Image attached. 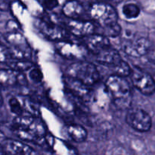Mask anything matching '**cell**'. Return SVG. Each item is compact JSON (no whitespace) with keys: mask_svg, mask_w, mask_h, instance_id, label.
<instances>
[{"mask_svg":"<svg viewBox=\"0 0 155 155\" xmlns=\"http://www.w3.org/2000/svg\"><path fill=\"white\" fill-rule=\"evenodd\" d=\"M12 130L19 139L29 142L39 140L45 133L41 120L31 115L17 117L12 122Z\"/></svg>","mask_w":155,"mask_h":155,"instance_id":"6da1fadb","label":"cell"},{"mask_svg":"<svg viewBox=\"0 0 155 155\" xmlns=\"http://www.w3.org/2000/svg\"><path fill=\"white\" fill-rule=\"evenodd\" d=\"M107 90L115 105L120 109L129 108L131 104V88L129 82L124 77L111 75L105 83Z\"/></svg>","mask_w":155,"mask_h":155,"instance_id":"7a4b0ae2","label":"cell"},{"mask_svg":"<svg viewBox=\"0 0 155 155\" xmlns=\"http://www.w3.org/2000/svg\"><path fill=\"white\" fill-rule=\"evenodd\" d=\"M67 74L71 80L86 86H91L99 81L100 74L94 64L78 61L71 64L67 69Z\"/></svg>","mask_w":155,"mask_h":155,"instance_id":"3957f363","label":"cell"},{"mask_svg":"<svg viewBox=\"0 0 155 155\" xmlns=\"http://www.w3.org/2000/svg\"><path fill=\"white\" fill-rule=\"evenodd\" d=\"M5 39L8 44L10 58L15 60H27L31 55V49L26 38L17 31L6 34Z\"/></svg>","mask_w":155,"mask_h":155,"instance_id":"277c9868","label":"cell"},{"mask_svg":"<svg viewBox=\"0 0 155 155\" xmlns=\"http://www.w3.org/2000/svg\"><path fill=\"white\" fill-rule=\"evenodd\" d=\"M89 15L103 28L117 24V12L113 6L107 3H93L89 8Z\"/></svg>","mask_w":155,"mask_h":155,"instance_id":"5b68a950","label":"cell"},{"mask_svg":"<svg viewBox=\"0 0 155 155\" xmlns=\"http://www.w3.org/2000/svg\"><path fill=\"white\" fill-rule=\"evenodd\" d=\"M126 121L132 128L142 133L149 131L152 125L149 114L141 108L130 109L126 116Z\"/></svg>","mask_w":155,"mask_h":155,"instance_id":"8992f818","label":"cell"},{"mask_svg":"<svg viewBox=\"0 0 155 155\" xmlns=\"http://www.w3.org/2000/svg\"><path fill=\"white\" fill-rule=\"evenodd\" d=\"M133 86L142 94L146 95H152L155 89L154 79L150 74L138 68L132 70L130 74Z\"/></svg>","mask_w":155,"mask_h":155,"instance_id":"52a82bcc","label":"cell"},{"mask_svg":"<svg viewBox=\"0 0 155 155\" xmlns=\"http://www.w3.org/2000/svg\"><path fill=\"white\" fill-rule=\"evenodd\" d=\"M151 48L150 41L144 36L129 39L123 42V49L128 55L142 57L148 54Z\"/></svg>","mask_w":155,"mask_h":155,"instance_id":"ba28073f","label":"cell"},{"mask_svg":"<svg viewBox=\"0 0 155 155\" xmlns=\"http://www.w3.org/2000/svg\"><path fill=\"white\" fill-rule=\"evenodd\" d=\"M57 50L63 57L76 61H83L86 55V48L80 44L71 41H60L57 44Z\"/></svg>","mask_w":155,"mask_h":155,"instance_id":"9c48e42d","label":"cell"},{"mask_svg":"<svg viewBox=\"0 0 155 155\" xmlns=\"http://www.w3.org/2000/svg\"><path fill=\"white\" fill-rule=\"evenodd\" d=\"M38 27L42 33L51 40L63 41L66 37V31L64 29L51 21L41 20L38 23Z\"/></svg>","mask_w":155,"mask_h":155,"instance_id":"30bf717a","label":"cell"},{"mask_svg":"<svg viewBox=\"0 0 155 155\" xmlns=\"http://www.w3.org/2000/svg\"><path fill=\"white\" fill-rule=\"evenodd\" d=\"M1 145L6 155H33V153L30 146L15 139H6Z\"/></svg>","mask_w":155,"mask_h":155,"instance_id":"8fae6325","label":"cell"},{"mask_svg":"<svg viewBox=\"0 0 155 155\" xmlns=\"http://www.w3.org/2000/svg\"><path fill=\"white\" fill-rule=\"evenodd\" d=\"M68 27L69 31L76 36H89L93 34L95 26L93 23L89 21L71 20L68 22Z\"/></svg>","mask_w":155,"mask_h":155,"instance_id":"7c38bea8","label":"cell"},{"mask_svg":"<svg viewBox=\"0 0 155 155\" xmlns=\"http://www.w3.org/2000/svg\"><path fill=\"white\" fill-rule=\"evenodd\" d=\"M86 45L88 49L95 55L111 46L108 38L103 36L102 34H94V33L87 36Z\"/></svg>","mask_w":155,"mask_h":155,"instance_id":"4fadbf2b","label":"cell"},{"mask_svg":"<svg viewBox=\"0 0 155 155\" xmlns=\"http://www.w3.org/2000/svg\"><path fill=\"white\" fill-rule=\"evenodd\" d=\"M95 56L98 62L102 64L111 67H114L122 60L119 52L111 46L98 53Z\"/></svg>","mask_w":155,"mask_h":155,"instance_id":"5bb4252c","label":"cell"},{"mask_svg":"<svg viewBox=\"0 0 155 155\" xmlns=\"http://www.w3.org/2000/svg\"><path fill=\"white\" fill-rule=\"evenodd\" d=\"M83 5L77 1L67 2L63 7V13L65 16L73 20H77L83 14Z\"/></svg>","mask_w":155,"mask_h":155,"instance_id":"9a60e30c","label":"cell"},{"mask_svg":"<svg viewBox=\"0 0 155 155\" xmlns=\"http://www.w3.org/2000/svg\"><path fill=\"white\" fill-rule=\"evenodd\" d=\"M67 134L70 139L77 143L84 142L87 138V131L82 126L78 124H71L67 127Z\"/></svg>","mask_w":155,"mask_h":155,"instance_id":"2e32d148","label":"cell"},{"mask_svg":"<svg viewBox=\"0 0 155 155\" xmlns=\"http://www.w3.org/2000/svg\"><path fill=\"white\" fill-rule=\"evenodd\" d=\"M20 80V73L12 69H0V86L8 87L13 86Z\"/></svg>","mask_w":155,"mask_h":155,"instance_id":"e0dca14e","label":"cell"},{"mask_svg":"<svg viewBox=\"0 0 155 155\" xmlns=\"http://www.w3.org/2000/svg\"><path fill=\"white\" fill-rule=\"evenodd\" d=\"M122 13L127 19H136L140 15V8L133 3H128L123 6Z\"/></svg>","mask_w":155,"mask_h":155,"instance_id":"ac0fdd59","label":"cell"},{"mask_svg":"<svg viewBox=\"0 0 155 155\" xmlns=\"http://www.w3.org/2000/svg\"><path fill=\"white\" fill-rule=\"evenodd\" d=\"M8 65L10 67V69L18 73L31 70L33 68V64L27 60H14L8 62Z\"/></svg>","mask_w":155,"mask_h":155,"instance_id":"d6986e66","label":"cell"},{"mask_svg":"<svg viewBox=\"0 0 155 155\" xmlns=\"http://www.w3.org/2000/svg\"><path fill=\"white\" fill-rule=\"evenodd\" d=\"M114 68V75L118 76V77H124L125 78L126 77H128L130 75L132 72L131 67L129 65V64L127 62H126L125 61L122 60L117 64L115 65L114 67H113Z\"/></svg>","mask_w":155,"mask_h":155,"instance_id":"ffe728a7","label":"cell"},{"mask_svg":"<svg viewBox=\"0 0 155 155\" xmlns=\"http://www.w3.org/2000/svg\"><path fill=\"white\" fill-rule=\"evenodd\" d=\"M8 106L12 113L17 115V117L23 115V110H24L23 106L21 103L18 101V98H14V97L9 98Z\"/></svg>","mask_w":155,"mask_h":155,"instance_id":"44dd1931","label":"cell"},{"mask_svg":"<svg viewBox=\"0 0 155 155\" xmlns=\"http://www.w3.org/2000/svg\"><path fill=\"white\" fill-rule=\"evenodd\" d=\"M121 33V27L120 24H116L112 26L104 27V34L103 36L106 37H117L119 36Z\"/></svg>","mask_w":155,"mask_h":155,"instance_id":"7402d4cb","label":"cell"},{"mask_svg":"<svg viewBox=\"0 0 155 155\" xmlns=\"http://www.w3.org/2000/svg\"><path fill=\"white\" fill-rule=\"evenodd\" d=\"M24 105L25 107V108L27 109V111L31 114V116H38L37 114H39V110L36 104L34 102V101L30 99V98H27V99L24 100Z\"/></svg>","mask_w":155,"mask_h":155,"instance_id":"603a6c76","label":"cell"},{"mask_svg":"<svg viewBox=\"0 0 155 155\" xmlns=\"http://www.w3.org/2000/svg\"><path fill=\"white\" fill-rule=\"evenodd\" d=\"M30 78L36 83H39L42 81V74L40 70L38 68H32L30 71Z\"/></svg>","mask_w":155,"mask_h":155,"instance_id":"cb8c5ba5","label":"cell"},{"mask_svg":"<svg viewBox=\"0 0 155 155\" xmlns=\"http://www.w3.org/2000/svg\"><path fill=\"white\" fill-rule=\"evenodd\" d=\"M10 58L8 47L5 46L4 44L0 42V64L5 62Z\"/></svg>","mask_w":155,"mask_h":155,"instance_id":"d4e9b609","label":"cell"},{"mask_svg":"<svg viewBox=\"0 0 155 155\" xmlns=\"http://www.w3.org/2000/svg\"><path fill=\"white\" fill-rule=\"evenodd\" d=\"M57 5H58V2H45L44 3L45 7H46L48 9L53 8L55 7Z\"/></svg>","mask_w":155,"mask_h":155,"instance_id":"484cf974","label":"cell"},{"mask_svg":"<svg viewBox=\"0 0 155 155\" xmlns=\"http://www.w3.org/2000/svg\"><path fill=\"white\" fill-rule=\"evenodd\" d=\"M2 104H3V98H2V95L1 90H0V107H2Z\"/></svg>","mask_w":155,"mask_h":155,"instance_id":"4316f807","label":"cell"},{"mask_svg":"<svg viewBox=\"0 0 155 155\" xmlns=\"http://www.w3.org/2000/svg\"><path fill=\"white\" fill-rule=\"evenodd\" d=\"M0 155H5V152H4V151H3L2 147L1 145H0Z\"/></svg>","mask_w":155,"mask_h":155,"instance_id":"83f0119b","label":"cell"}]
</instances>
